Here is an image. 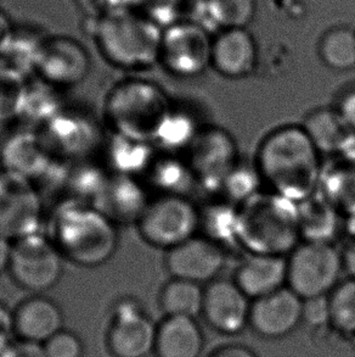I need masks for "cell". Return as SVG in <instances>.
Returning <instances> with one entry per match:
<instances>
[{
  "mask_svg": "<svg viewBox=\"0 0 355 357\" xmlns=\"http://www.w3.org/2000/svg\"><path fill=\"white\" fill-rule=\"evenodd\" d=\"M255 165L268 192L296 204L317 193L324 171L322 153L297 125L283 126L265 135Z\"/></svg>",
  "mask_w": 355,
  "mask_h": 357,
  "instance_id": "obj_1",
  "label": "cell"
},
{
  "mask_svg": "<svg viewBox=\"0 0 355 357\" xmlns=\"http://www.w3.org/2000/svg\"><path fill=\"white\" fill-rule=\"evenodd\" d=\"M47 236L65 260L86 268L105 265L120 244L118 226L93 204L74 199L55 208Z\"/></svg>",
  "mask_w": 355,
  "mask_h": 357,
  "instance_id": "obj_2",
  "label": "cell"
},
{
  "mask_svg": "<svg viewBox=\"0 0 355 357\" xmlns=\"http://www.w3.org/2000/svg\"><path fill=\"white\" fill-rule=\"evenodd\" d=\"M86 32L111 66L140 73L159 63L164 29L138 10L88 17Z\"/></svg>",
  "mask_w": 355,
  "mask_h": 357,
  "instance_id": "obj_3",
  "label": "cell"
},
{
  "mask_svg": "<svg viewBox=\"0 0 355 357\" xmlns=\"http://www.w3.org/2000/svg\"><path fill=\"white\" fill-rule=\"evenodd\" d=\"M173 104L157 83L129 77L116 83L104 102V119L113 135L155 143Z\"/></svg>",
  "mask_w": 355,
  "mask_h": 357,
  "instance_id": "obj_4",
  "label": "cell"
},
{
  "mask_svg": "<svg viewBox=\"0 0 355 357\" xmlns=\"http://www.w3.org/2000/svg\"><path fill=\"white\" fill-rule=\"evenodd\" d=\"M299 237L298 204L260 192L237 206V243L250 254L287 256Z\"/></svg>",
  "mask_w": 355,
  "mask_h": 357,
  "instance_id": "obj_5",
  "label": "cell"
},
{
  "mask_svg": "<svg viewBox=\"0 0 355 357\" xmlns=\"http://www.w3.org/2000/svg\"><path fill=\"white\" fill-rule=\"evenodd\" d=\"M135 226L146 244L166 252L198 234L201 208L185 195L159 194L150 199Z\"/></svg>",
  "mask_w": 355,
  "mask_h": 357,
  "instance_id": "obj_6",
  "label": "cell"
},
{
  "mask_svg": "<svg viewBox=\"0 0 355 357\" xmlns=\"http://www.w3.org/2000/svg\"><path fill=\"white\" fill-rule=\"evenodd\" d=\"M286 260L287 287L303 300L329 296L343 270L342 254L331 241H304Z\"/></svg>",
  "mask_w": 355,
  "mask_h": 357,
  "instance_id": "obj_7",
  "label": "cell"
},
{
  "mask_svg": "<svg viewBox=\"0 0 355 357\" xmlns=\"http://www.w3.org/2000/svg\"><path fill=\"white\" fill-rule=\"evenodd\" d=\"M63 261L48 236L36 232L11 241L8 272L19 288L33 295L43 294L58 284Z\"/></svg>",
  "mask_w": 355,
  "mask_h": 357,
  "instance_id": "obj_8",
  "label": "cell"
},
{
  "mask_svg": "<svg viewBox=\"0 0 355 357\" xmlns=\"http://www.w3.org/2000/svg\"><path fill=\"white\" fill-rule=\"evenodd\" d=\"M212 34L184 19L164 29L159 65L174 77L192 79L212 68Z\"/></svg>",
  "mask_w": 355,
  "mask_h": 357,
  "instance_id": "obj_9",
  "label": "cell"
},
{
  "mask_svg": "<svg viewBox=\"0 0 355 357\" xmlns=\"http://www.w3.org/2000/svg\"><path fill=\"white\" fill-rule=\"evenodd\" d=\"M187 155L197 185L207 192H221L226 177L240 162L235 139L221 127H202Z\"/></svg>",
  "mask_w": 355,
  "mask_h": 357,
  "instance_id": "obj_10",
  "label": "cell"
},
{
  "mask_svg": "<svg viewBox=\"0 0 355 357\" xmlns=\"http://www.w3.org/2000/svg\"><path fill=\"white\" fill-rule=\"evenodd\" d=\"M90 55L87 48L70 36L44 37L33 63V71L50 87H76L90 73Z\"/></svg>",
  "mask_w": 355,
  "mask_h": 357,
  "instance_id": "obj_11",
  "label": "cell"
},
{
  "mask_svg": "<svg viewBox=\"0 0 355 357\" xmlns=\"http://www.w3.org/2000/svg\"><path fill=\"white\" fill-rule=\"evenodd\" d=\"M40 202L27 177L0 174V234L14 241L37 232Z\"/></svg>",
  "mask_w": 355,
  "mask_h": 357,
  "instance_id": "obj_12",
  "label": "cell"
},
{
  "mask_svg": "<svg viewBox=\"0 0 355 357\" xmlns=\"http://www.w3.org/2000/svg\"><path fill=\"white\" fill-rule=\"evenodd\" d=\"M157 327L141 306L132 299L122 300L113 310L106 344L113 357H148L155 353Z\"/></svg>",
  "mask_w": 355,
  "mask_h": 357,
  "instance_id": "obj_13",
  "label": "cell"
},
{
  "mask_svg": "<svg viewBox=\"0 0 355 357\" xmlns=\"http://www.w3.org/2000/svg\"><path fill=\"white\" fill-rule=\"evenodd\" d=\"M226 262V249L205 236H195L166 251L164 267L172 278L197 284L216 280Z\"/></svg>",
  "mask_w": 355,
  "mask_h": 357,
  "instance_id": "obj_14",
  "label": "cell"
},
{
  "mask_svg": "<svg viewBox=\"0 0 355 357\" xmlns=\"http://www.w3.org/2000/svg\"><path fill=\"white\" fill-rule=\"evenodd\" d=\"M248 300L235 280H214L205 289L202 314L218 332L235 335L250 324Z\"/></svg>",
  "mask_w": 355,
  "mask_h": 357,
  "instance_id": "obj_15",
  "label": "cell"
},
{
  "mask_svg": "<svg viewBox=\"0 0 355 357\" xmlns=\"http://www.w3.org/2000/svg\"><path fill=\"white\" fill-rule=\"evenodd\" d=\"M303 321V299L288 287L255 300L250 324L265 338H283Z\"/></svg>",
  "mask_w": 355,
  "mask_h": 357,
  "instance_id": "obj_16",
  "label": "cell"
},
{
  "mask_svg": "<svg viewBox=\"0 0 355 357\" xmlns=\"http://www.w3.org/2000/svg\"><path fill=\"white\" fill-rule=\"evenodd\" d=\"M258 60V45L247 29H224L213 38L211 66L223 77H248L255 73Z\"/></svg>",
  "mask_w": 355,
  "mask_h": 357,
  "instance_id": "obj_17",
  "label": "cell"
},
{
  "mask_svg": "<svg viewBox=\"0 0 355 357\" xmlns=\"http://www.w3.org/2000/svg\"><path fill=\"white\" fill-rule=\"evenodd\" d=\"M150 199L144 187L134 176L116 174L107 183L101 185L94 206L117 226L120 223H136Z\"/></svg>",
  "mask_w": 355,
  "mask_h": 357,
  "instance_id": "obj_18",
  "label": "cell"
},
{
  "mask_svg": "<svg viewBox=\"0 0 355 357\" xmlns=\"http://www.w3.org/2000/svg\"><path fill=\"white\" fill-rule=\"evenodd\" d=\"M14 324L16 339L43 345L63 331V314L54 300L32 295L14 310Z\"/></svg>",
  "mask_w": 355,
  "mask_h": 357,
  "instance_id": "obj_19",
  "label": "cell"
},
{
  "mask_svg": "<svg viewBox=\"0 0 355 357\" xmlns=\"http://www.w3.org/2000/svg\"><path fill=\"white\" fill-rule=\"evenodd\" d=\"M257 0H189L187 19L210 33L247 29L255 19Z\"/></svg>",
  "mask_w": 355,
  "mask_h": 357,
  "instance_id": "obj_20",
  "label": "cell"
},
{
  "mask_svg": "<svg viewBox=\"0 0 355 357\" xmlns=\"http://www.w3.org/2000/svg\"><path fill=\"white\" fill-rule=\"evenodd\" d=\"M234 280L250 299L275 293L287 285L286 256L250 254L237 267Z\"/></svg>",
  "mask_w": 355,
  "mask_h": 357,
  "instance_id": "obj_21",
  "label": "cell"
},
{
  "mask_svg": "<svg viewBox=\"0 0 355 357\" xmlns=\"http://www.w3.org/2000/svg\"><path fill=\"white\" fill-rule=\"evenodd\" d=\"M203 335L195 319L167 316L157 327L155 353L157 357H198Z\"/></svg>",
  "mask_w": 355,
  "mask_h": 357,
  "instance_id": "obj_22",
  "label": "cell"
},
{
  "mask_svg": "<svg viewBox=\"0 0 355 357\" xmlns=\"http://www.w3.org/2000/svg\"><path fill=\"white\" fill-rule=\"evenodd\" d=\"M302 126L322 155L340 154L353 135L335 107L314 110L306 117Z\"/></svg>",
  "mask_w": 355,
  "mask_h": 357,
  "instance_id": "obj_23",
  "label": "cell"
},
{
  "mask_svg": "<svg viewBox=\"0 0 355 357\" xmlns=\"http://www.w3.org/2000/svg\"><path fill=\"white\" fill-rule=\"evenodd\" d=\"M336 208L319 190L310 198L298 204L301 236L306 241H330L337 231Z\"/></svg>",
  "mask_w": 355,
  "mask_h": 357,
  "instance_id": "obj_24",
  "label": "cell"
},
{
  "mask_svg": "<svg viewBox=\"0 0 355 357\" xmlns=\"http://www.w3.org/2000/svg\"><path fill=\"white\" fill-rule=\"evenodd\" d=\"M320 193L348 218L355 216V165L340 162L327 174L322 171Z\"/></svg>",
  "mask_w": 355,
  "mask_h": 357,
  "instance_id": "obj_25",
  "label": "cell"
},
{
  "mask_svg": "<svg viewBox=\"0 0 355 357\" xmlns=\"http://www.w3.org/2000/svg\"><path fill=\"white\" fill-rule=\"evenodd\" d=\"M205 290L189 280L172 278L164 284L159 294V305L167 316L195 319L203 309Z\"/></svg>",
  "mask_w": 355,
  "mask_h": 357,
  "instance_id": "obj_26",
  "label": "cell"
},
{
  "mask_svg": "<svg viewBox=\"0 0 355 357\" xmlns=\"http://www.w3.org/2000/svg\"><path fill=\"white\" fill-rule=\"evenodd\" d=\"M319 56L327 68L345 73L355 68V31L337 26L322 34L319 42Z\"/></svg>",
  "mask_w": 355,
  "mask_h": 357,
  "instance_id": "obj_27",
  "label": "cell"
},
{
  "mask_svg": "<svg viewBox=\"0 0 355 357\" xmlns=\"http://www.w3.org/2000/svg\"><path fill=\"white\" fill-rule=\"evenodd\" d=\"M149 169L155 187L161 194L187 197V192L197 184L187 160L178 159L173 155L161 160L154 159Z\"/></svg>",
  "mask_w": 355,
  "mask_h": 357,
  "instance_id": "obj_28",
  "label": "cell"
},
{
  "mask_svg": "<svg viewBox=\"0 0 355 357\" xmlns=\"http://www.w3.org/2000/svg\"><path fill=\"white\" fill-rule=\"evenodd\" d=\"M201 128L189 112L173 107L155 143L168 150L169 153L179 149L187 150Z\"/></svg>",
  "mask_w": 355,
  "mask_h": 357,
  "instance_id": "obj_29",
  "label": "cell"
},
{
  "mask_svg": "<svg viewBox=\"0 0 355 357\" xmlns=\"http://www.w3.org/2000/svg\"><path fill=\"white\" fill-rule=\"evenodd\" d=\"M201 229L205 232V237L223 248L224 241L237 243V208H231V205H213V208L201 210Z\"/></svg>",
  "mask_w": 355,
  "mask_h": 357,
  "instance_id": "obj_30",
  "label": "cell"
},
{
  "mask_svg": "<svg viewBox=\"0 0 355 357\" xmlns=\"http://www.w3.org/2000/svg\"><path fill=\"white\" fill-rule=\"evenodd\" d=\"M260 184L263 183L255 165L248 166L239 162L226 177L221 192L226 194L230 203L239 206L260 193Z\"/></svg>",
  "mask_w": 355,
  "mask_h": 357,
  "instance_id": "obj_31",
  "label": "cell"
},
{
  "mask_svg": "<svg viewBox=\"0 0 355 357\" xmlns=\"http://www.w3.org/2000/svg\"><path fill=\"white\" fill-rule=\"evenodd\" d=\"M330 298L331 324L347 334H355V278L337 284Z\"/></svg>",
  "mask_w": 355,
  "mask_h": 357,
  "instance_id": "obj_32",
  "label": "cell"
},
{
  "mask_svg": "<svg viewBox=\"0 0 355 357\" xmlns=\"http://www.w3.org/2000/svg\"><path fill=\"white\" fill-rule=\"evenodd\" d=\"M189 0H140L138 11L164 29L187 19Z\"/></svg>",
  "mask_w": 355,
  "mask_h": 357,
  "instance_id": "obj_33",
  "label": "cell"
},
{
  "mask_svg": "<svg viewBox=\"0 0 355 357\" xmlns=\"http://www.w3.org/2000/svg\"><path fill=\"white\" fill-rule=\"evenodd\" d=\"M47 357H83L84 347L77 334L63 329L43 344Z\"/></svg>",
  "mask_w": 355,
  "mask_h": 357,
  "instance_id": "obj_34",
  "label": "cell"
},
{
  "mask_svg": "<svg viewBox=\"0 0 355 357\" xmlns=\"http://www.w3.org/2000/svg\"><path fill=\"white\" fill-rule=\"evenodd\" d=\"M88 17L138 9L140 0H74Z\"/></svg>",
  "mask_w": 355,
  "mask_h": 357,
  "instance_id": "obj_35",
  "label": "cell"
},
{
  "mask_svg": "<svg viewBox=\"0 0 355 357\" xmlns=\"http://www.w3.org/2000/svg\"><path fill=\"white\" fill-rule=\"evenodd\" d=\"M303 321L313 327L331 324V305L329 296L303 300Z\"/></svg>",
  "mask_w": 355,
  "mask_h": 357,
  "instance_id": "obj_36",
  "label": "cell"
},
{
  "mask_svg": "<svg viewBox=\"0 0 355 357\" xmlns=\"http://www.w3.org/2000/svg\"><path fill=\"white\" fill-rule=\"evenodd\" d=\"M333 107L336 109L347 127L355 133V84L346 88L340 94L336 105Z\"/></svg>",
  "mask_w": 355,
  "mask_h": 357,
  "instance_id": "obj_37",
  "label": "cell"
},
{
  "mask_svg": "<svg viewBox=\"0 0 355 357\" xmlns=\"http://www.w3.org/2000/svg\"><path fill=\"white\" fill-rule=\"evenodd\" d=\"M0 357H47L42 344L15 338L14 342L0 353Z\"/></svg>",
  "mask_w": 355,
  "mask_h": 357,
  "instance_id": "obj_38",
  "label": "cell"
},
{
  "mask_svg": "<svg viewBox=\"0 0 355 357\" xmlns=\"http://www.w3.org/2000/svg\"><path fill=\"white\" fill-rule=\"evenodd\" d=\"M14 311L0 301V353L14 342Z\"/></svg>",
  "mask_w": 355,
  "mask_h": 357,
  "instance_id": "obj_39",
  "label": "cell"
},
{
  "mask_svg": "<svg viewBox=\"0 0 355 357\" xmlns=\"http://www.w3.org/2000/svg\"><path fill=\"white\" fill-rule=\"evenodd\" d=\"M15 26L9 15L0 9V56H3L14 34Z\"/></svg>",
  "mask_w": 355,
  "mask_h": 357,
  "instance_id": "obj_40",
  "label": "cell"
},
{
  "mask_svg": "<svg viewBox=\"0 0 355 357\" xmlns=\"http://www.w3.org/2000/svg\"><path fill=\"white\" fill-rule=\"evenodd\" d=\"M343 268L348 272L352 278H355V241H351L342 252Z\"/></svg>",
  "mask_w": 355,
  "mask_h": 357,
  "instance_id": "obj_41",
  "label": "cell"
},
{
  "mask_svg": "<svg viewBox=\"0 0 355 357\" xmlns=\"http://www.w3.org/2000/svg\"><path fill=\"white\" fill-rule=\"evenodd\" d=\"M11 241L0 234V275L9 268Z\"/></svg>",
  "mask_w": 355,
  "mask_h": 357,
  "instance_id": "obj_42",
  "label": "cell"
},
{
  "mask_svg": "<svg viewBox=\"0 0 355 357\" xmlns=\"http://www.w3.org/2000/svg\"><path fill=\"white\" fill-rule=\"evenodd\" d=\"M213 357H257L255 354L250 351L248 349L241 348V347H229V348L221 349V351L214 354Z\"/></svg>",
  "mask_w": 355,
  "mask_h": 357,
  "instance_id": "obj_43",
  "label": "cell"
}]
</instances>
